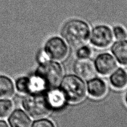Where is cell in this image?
<instances>
[{"label":"cell","instance_id":"obj_1","mask_svg":"<svg viewBox=\"0 0 127 127\" xmlns=\"http://www.w3.org/2000/svg\"><path fill=\"white\" fill-rule=\"evenodd\" d=\"M90 28L88 23L78 18L67 21L61 30V35L69 45L78 48L84 45L89 39Z\"/></svg>","mask_w":127,"mask_h":127},{"label":"cell","instance_id":"obj_2","mask_svg":"<svg viewBox=\"0 0 127 127\" xmlns=\"http://www.w3.org/2000/svg\"><path fill=\"white\" fill-rule=\"evenodd\" d=\"M68 102L77 103L84 99L86 95V85L82 78L76 74H67L63 77L59 85Z\"/></svg>","mask_w":127,"mask_h":127},{"label":"cell","instance_id":"obj_3","mask_svg":"<svg viewBox=\"0 0 127 127\" xmlns=\"http://www.w3.org/2000/svg\"><path fill=\"white\" fill-rule=\"evenodd\" d=\"M22 106L25 112L34 119L45 117L52 111L48 104L46 92L26 94L22 100Z\"/></svg>","mask_w":127,"mask_h":127},{"label":"cell","instance_id":"obj_4","mask_svg":"<svg viewBox=\"0 0 127 127\" xmlns=\"http://www.w3.org/2000/svg\"><path fill=\"white\" fill-rule=\"evenodd\" d=\"M35 73L44 81L48 90L58 87L63 77L62 65L57 61L51 60L39 63Z\"/></svg>","mask_w":127,"mask_h":127},{"label":"cell","instance_id":"obj_5","mask_svg":"<svg viewBox=\"0 0 127 127\" xmlns=\"http://www.w3.org/2000/svg\"><path fill=\"white\" fill-rule=\"evenodd\" d=\"M68 47L64 39L59 36H53L46 41L43 52L49 60L61 61L66 58L68 53Z\"/></svg>","mask_w":127,"mask_h":127},{"label":"cell","instance_id":"obj_6","mask_svg":"<svg viewBox=\"0 0 127 127\" xmlns=\"http://www.w3.org/2000/svg\"><path fill=\"white\" fill-rule=\"evenodd\" d=\"M113 30L104 24L96 25L90 31V41L92 45L98 48L109 47L113 43Z\"/></svg>","mask_w":127,"mask_h":127},{"label":"cell","instance_id":"obj_7","mask_svg":"<svg viewBox=\"0 0 127 127\" xmlns=\"http://www.w3.org/2000/svg\"><path fill=\"white\" fill-rule=\"evenodd\" d=\"M96 72L101 75L111 74L117 67V62L113 55L109 53H101L96 57L94 62Z\"/></svg>","mask_w":127,"mask_h":127},{"label":"cell","instance_id":"obj_8","mask_svg":"<svg viewBox=\"0 0 127 127\" xmlns=\"http://www.w3.org/2000/svg\"><path fill=\"white\" fill-rule=\"evenodd\" d=\"M47 100L52 111H59L65 108L68 101L59 87L46 91Z\"/></svg>","mask_w":127,"mask_h":127},{"label":"cell","instance_id":"obj_9","mask_svg":"<svg viewBox=\"0 0 127 127\" xmlns=\"http://www.w3.org/2000/svg\"><path fill=\"white\" fill-rule=\"evenodd\" d=\"M73 70L76 75L85 80L94 77L96 73L94 63L89 59H78L74 63Z\"/></svg>","mask_w":127,"mask_h":127},{"label":"cell","instance_id":"obj_10","mask_svg":"<svg viewBox=\"0 0 127 127\" xmlns=\"http://www.w3.org/2000/svg\"><path fill=\"white\" fill-rule=\"evenodd\" d=\"M86 90L92 97L100 98L106 95L108 90L105 82L98 77H93L87 82Z\"/></svg>","mask_w":127,"mask_h":127},{"label":"cell","instance_id":"obj_11","mask_svg":"<svg viewBox=\"0 0 127 127\" xmlns=\"http://www.w3.org/2000/svg\"><path fill=\"white\" fill-rule=\"evenodd\" d=\"M8 122L11 127H30L32 120L25 111L17 109L8 116Z\"/></svg>","mask_w":127,"mask_h":127},{"label":"cell","instance_id":"obj_12","mask_svg":"<svg viewBox=\"0 0 127 127\" xmlns=\"http://www.w3.org/2000/svg\"><path fill=\"white\" fill-rule=\"evenodd\" d=\"M111 50L117 62L122 66L127 67V39L114 43Z\"/></svg>","mask_w":127,"mask_h":127},{"label":"cell","instance_id":"obj_13","mask_svg":"<svg viewBox=\"0 0 127 127\" xmlns=\"http://www.w3.org/2000/svg\"><path fill=\"white\" fill-rule=\"evenodd\" d=\"M110 83L114 88L124 90L127 87V69L123 67L116 68L110 74Z\"/></svg>","mask_w":127,"mask_h":127},{"label":"cell","instance_id":"obj_14","mask_svg":"<svg viewBox=\"0 0 127 127\" xmlns=\"http://www.w3.org/2000/svg\"><path fill=\"white\" fill-rule=\"evenodd\" d=\"M15 86L14 82L8 76L0 75V98H9L14 95Z\"/></svg>","mask_w":127,"mask_h":127},{"label":"cell","instance_id":"obj_15","mask_svg":"<svg viewBox=\"0 0 127 127\" xmlns=\"http://www.w3.org/2000/svg\"><path fill=\"white\" fill-rule=\"evenodd\" d=\"M12 101L8 98H0V118H5L9 116L13 110Z\"/></svg>","mask_w":127,"mask_h":127},{"label":"cell","instance_id":"obj_16","mask_svg":"<svg viewBox=\"0 0 127 127\" xmlns=\"http://www.w3.org/2000/svg\"><path fill=\"white\" fill-rule=\"evenodd\" d=\"M93 54V50L89 45H82L78 48L76 55L78 59H89Z\"/></svg>","mask_w":127,"mask_h":127},{"label":"cell","instance_id":"obj_17","mask_svg":"<svg viewBox=\"0 0 127 127\" xmlns=\"http://www.w3.org/2000/svg\"><path fill=\"white\" fill-rule=\"evenodd\" d=\"M112 30L114 36L118 40L127 39V29L123 26L117 25L113 28Z\"/></svg>","mask_w":127,"mask_h":127},{"label":"cell","instance_id":"obj_18","mask_svg":"<svg viewBox=\"0 0 127 127\" xmlns=\"http://www.w3.org/2000/svg\"><path fill=\"white\" fill-rule=\"evenodd\" d=\"M30 127H56L54 123L47 118H40L34 121Z\"/></svg>","mask_w":127,"mask_h":127},{"label":"cell","instance_id":"obj_19","mask_svg":"<svg viewBox=\"0 0 127 127\" xmlns=\"http://www.w3.org/2000/svg\"><path fill=\"white\" fill-rule=\"evenodd\" d=\"M0 127H10L7 123L3 120H0Z\"/></svg>","mask_w":127,"mask_h":127},{"label":"cell","instance_id":"obj_20","mask_svg":"<svg viewBox=\"0 0 127 127\" xmlns=\"http://www.w3.org/2000/svg\"><path fill=\"white\" fill-rule=\"evenodd\" d=\"M126 92L124 93V103L126 104V106L127 107V87L126 88Z\"/></svg>","mask_w":127,"mask_h":127}]
</instances>
